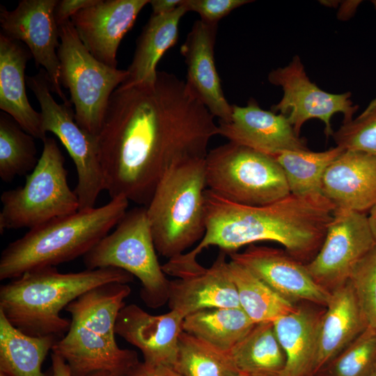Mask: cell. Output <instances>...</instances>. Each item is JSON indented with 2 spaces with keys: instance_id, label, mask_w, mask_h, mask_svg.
Listing matches in <instances>:
<instances>
[{
  "instance_id": "6da1fadb",
  "label": "cell",
  "mask_w": 376,
  "mask_h": 376,
  "mask_svg": "<svg viewBox=\"0 0 376 376\" xmlns=\"http://www.w3.org/2000/svg\"><path fill=\"white\" fill-rule=\"evenodd\" d=\"M214 118L174 74L158 71L153 82L121 84L97 136L104 190L147 206L172 166L206 157L219 132Z\"/></svg>"
},
{
  "instance_id": "7a4b0ae2",
  "label": "cell",
  "mask_w": 376,
  "mask_h": 376,
  "mask_svg": "<svg viewBox=\"0 0 376 376\" xmlns=\"http://www.w3.org/2000/svg\"><path fill=\"white\" fill-rule=\"evenodd\" d=\"M205 206V235L192 250L170 259L177 271L196 267L197 256L209 246H217L230 253L262 241L281 244L290 255L306 264L320 249L336 209L322 194H290L268 205H246L225 199L207 188Z\"/></svg>"
},
{
  "instance_id": "3957f363",
  "label": "cell",
  "mask_w": 376,
  "mask_h": 376,
  "mask_svg": "<svg viewBox=\"0 0 376 376\" xmlns=\"http://www.w3.org/2000/svg\"><path fill=\"white\" fill-rule=\"evenodd\" d=\"M130 292L127 283H110L67 306L70 328L52 351L63 359L72 376H123L139 362L136 352L120 348L115 337L118 315Z\"/></svg>"
},
{
  "instance_id": "277c9868",
  "label": "cell",
  "mask_w": 376,
  "mask_h": 376,
  "mask_svg": "<svg viewBox=\"0 0 376 376\" xmlns=\"http://www.w3.org/2000/svg\"><path fill=\"white\" fill-rule=\"evenodd\" d=\"M133 280V275L114 267L69 273L55 267L38 268L1 285L0 311L26 334L60 339L70 326L60 314L69 304L96 287Z\"/></svg>"
},
{
  "instance_id": "5b68a950",
  "label": "cell",
  "mask_w": 376,
  "mask_h": 376,
  "mask_svg": "<svg viewBox=\"0 0 376 376\" xmlns=\"http://www.w3.org/2000/svg\"><path fill=\"white\" fill-rule=\"evenodd\" d=\"M128 205L126 198L119 196L100 207L79 210L29 229L2 251L0 280L84 256L116 226Z\"/></svg>"
},
{
  "instance_id": "8992f818",
  "label": "cell",
  "mask_w": 376,
  "mask_h": 376,
  "mask_svg": "<svg viewBox=\"0 0 376 376\" xmlns=\"http://www.w3.org/2000/svg\"><path fill=\"white\" fill-rule=\"evenodd\" d=\"M205 158L172 166L146 206L155 249L163 257L185 253L205 235Z\"/></svg>"
},
{
  "instance_id": "52a82bcc",
  "label": "cell",
  "mask_w": 376,
  "mask_h": 376,
  "mask_svg": "<svg viewBox=\"0 0 376 376\" xmlns=\"http://www.w3.org/2000/svg\"><path fill=\"white\" fill-rule=\"evenodd\" d=\"M37 165L23 186L1 195L0 232L31 229L76 212L79 199L68 182L65 158L54 138L47 137Z\"/></svg>"
},
{
  "instance_id": "ba28073f",
  "label": "cell",
  "mask_w": 376,
  "mask_h": 376,
  "mask_svg": "<svg viewBox=\"0 0 376 376\" xmlns=\"http://www.w3.org/2000/svg\"><path fill=\"white\" fill-rule=\"evenodd\" d=\"M146 207L127 210L109 233L84 256L86 269L114 267L139 279L140 296L149 308L168 302L170 281L159 264Z\"/></svg>"
},
{
  "instance_id": "9c48e42d",
  "label": "cell",
  "mask_w": 376,
  "mask_h": 376,
  "mask_svg": "<svg viewBox=\"0 0 376 376\" xmlns=\"http://www.w3.org/2000/svg\"><path fill=\"white\" fill-rule=\"evenodd\" d=\"M205 171L207 188L236 203L264 205L290 194L272 156L232 142L208 151Z\"/></svg>"
},
{
  "instance_id": "30bf717a",
  "label": "cell",
  "mask_w": 376,
  "mask_h": 376,
  "mask_svg": "<svg viewBox=\"0 0 376 376\" xmlns=\"http://www.w3.org/2000/svg\"><path fill=\"white\" fill-rule=\"evenodd\" d=\"M60 82L68 89L77 125L97 137L110 97L127 78V70L97 60L79 39L70 20L59 26Z\"/></svg>"
},
{
  "instance_id": "8fae6325",
  "label": "cell",
  "mask_w": 376,
  "mask_h": 376,
  "mask_svg": "<svg viewBox=\"0 0 376 376\" xmlns=\"http://www.w3.org/2000/svg\"><path fill=\"white\" fill-rule=\"evenodd\" d=\"M26 82L39 102L44 132L58 137L74 162L78 178L74 191L79 199V210L95 207L100 192L104 190L97 137L77 125L71 102L60 104L55 100L44 69L26 76Z\"/></svg>"
},
{
  "instance_id": "7c38bea8",
  "label": "cell",
  "mask_w": 376,
  "mask_h": 376,
  "mask_svg": "<svg viewBox=\"0 0 376 376\" xmlns=\"http://www.w3.org/2000/svg\"><path fill=\"white\" fill-rule=\"evenodd\" d=\"M268 80L283 91L281 100L272 107L271 111L286 116L299 135L306 121L317 118L324 123L326 136H332L334 131L331 117L341 113L343 123H346L353 118L358 109L351 100L350 92L331 93L313 83L298 56H295L287 65L272 70Z\"/></svg>"
},
{
  "instance_id": "4fadbf2b",
  "label": "cell",
  "mask_w": 376,
  "mask_h": 376,
  "mask_svg": "<svg viewBox=\"0 0 376 376\" xmlns=\"http://www.w3.org/2000/svg\"><path fill=\"white\" fill-rule=\"evenodd\" d=\"M375 244L367 214L336 208L320 249L306 267L331 292L348 281L354 265Z\"/></svg>"
},
{
  "instance_id": "5bb4252c",
  "label": "cell",
  "mask_w": 376,
  "mask_h": 376,
  "mask_svg": "<svg viewBox=\"0 0 376 376\" xmlns=\"http://www.w3.org/2000/svg\"><path fill=\"white\" fill-rule=\"evenodd\" d=\"M57 0H22L12 10L0 6L1 33L24 43L37 67L47 74L52 93L64 103L70 102L60 82L59 27L54 17Z\"/></svg>"
},
{
  "instance_id": "9a60e30c",
  "label": "cell",
  "mask_w": 376,
  "mask_h": 376,
  "mask_svg": "<svg viewBox=\"0 0 376 376\" xmlns=\"http://www.w3.org/2000/svg\"><path fill=\"white\" fill-rule=\"evenodd\" d=\"M230 260L244 266L287 301L308 302L326 307L331 292L313 279L306 264L284 249L249 245L242 252L228 253Z\"/></svg>"
},
{
  "instance_id": "2e32d148",
  "label": "cell",
  "mask_w": 376,
  "mask_h": 376,
  "mask_svg": "<svg viewBox=\"0 0 376 376\" xmlns=\"http://www.w3.org/2000/svg\"><path fill=\"white\" fill-rule=\"evenodd\" d=\"M218 135L262 153L275 156L286 150H308L286 116L260 108L251 98L246 106L232 104L227 121L219 120Z\"/></svg>"
},
{
  "instance_id": "e0dca14e",
  "label": "cell",
  "mask_w": 376,
  "mask_h": 376,
  "mask_svg": "<svg viewBox=\"0 0 376 376\" xmlns=\"http://www.w3.org/2000/svg\"><path fill=\"white\" fill-rule=\"evenodd\" d=\"M150 0H99L70 19L78 36L101 63L116 68V54L125 35Z\"/></svg>"
},
{
  "instance_id": "ac0fdd59",
  "label": "cell",
  "mask_w": 376,
  "mask_h": 376,
  "mask_svg": "<svg viewBox=\"0 0 376 376\" xmlns=\"http://www.w3.org/2000/svg\"><path fill=\"white\" fill-rule=\"evenodd\" d=\"M183 320L184 317L175 311L152 315L130 304L120 310L115 331L116 335L141 351L144 362L173 366Z\"/></svg>"
},
{
  "instance_id": "d6986e66",
  "label": "cell",
  "mask_w": 376,
  "mask_h": 376,
  "mask_svg": "<svg viewBox=\"0 0 376 376\" xmlns=\"http://www.w3.org/2000/svg\"><path fill=\"white\" fill-rule=\"evenodd\" d=\"M217 30V24L196 21L180 47V53L187 66L185 82L190 91L219 120L227 121L232 104L224 94L214 62Z\"/></svg>"
},
{
  "instance_id": "ffe728a7",
  "label": "cell",
  "mask_w": 376,
  "mask_h": 376,
  "mask_svg": "<svg viewBox=\"0 0 376 376\" xmlns=\"http://www.w3.org/2000/svg\"><path fill=\"white\" fill-rule=\"evenodd\" d=\"M321 191L336 208L367 214L376 205V155L345 150L325 171Z\"/></svg>"
},
{
  "instance_id": "44dd1931",
  "label": "cell",
  "mask_w": 376,
  "mask_h": 376,
  "mask_svg": "<svg viewBox=\"0 0 376 376\" xmlns=\"http://www.w3.org/2000/svg\"><path fill=\"white\" fill-rule=\"evenodd\" d=\"M220 251L212 265L170 281L168 305L184 318L209 308L240 307L235 285L230 276L226 256Z\"/></svg>"
},
{
  "instance_id": "7402d4cb",
  "label": "cell",
  "mask_w": 376,
  "mask_h": 376,
  "mask_svg": "<svg viewBox=\"0 0 376 376\" xmlns=\"http://www.w3.org/2000/svg\"><path fill=\"white\" fill-rule=\"evenodd\" d=\"M32 55L23 44L0 33V109L28 134L42 141L40 112L31 105L26 91L25 69Z\"/></svg>"
},
{
  "instance_id": "603a6c76",
  "label": "cell",
  "mask_w": 376,
  "mask_h": 376,
  "mask_svg": "<svg viewBox=\"0 0 376 376\" xmlns=\"http://www.w3.org/2000/svg\"><path fill=\"white\" fill-rule=\"evenodd\" d=\"M325 307L308 302L273 322L286 359L280 376H315L319 331Z\"/></svg>"
},
{
  "instance_id": "cb8c5ba5",
  "label": "cell",
  "mask_w": 376,
  "mask_h": 376,
  "mask_svg": "<svg viewBox=\"0 0 376 376\" xmlns=\"http://www.w3.org/2000/svg\"><path fill=\"white\" fill-rule=\"evenodd\" d=\"M368 327L348 281L331 292L320 325L315 376Z\"/></svg>"
},
{
  "instance_id": "d4e9b609",
  "label": "cell",
  "mask_w": 376,
  "mask_h": 376,
  "mask_svg": "<svg viewBox=\"0 0 376 376\" xmlns=\"http://www.w3.org/2000/svg\"><path fill=\"white\" fill-rule=\"evenodd\" d=\"M187 12L183 2L171 13L152 14L137 39L133 59L127 69L128 77L122 84L151 83L156 79L157 65L177 42L179 24Z\"/></svg>"
},
{
  "instance_id": "484cf974",
  "label": "cell",
  "mask_w": 376,
  "mask_h": 376,
  "mask_svg": "<svg viewBox=\"0 0 376 376\" xmlns=\"http://www.w3.org/2000/svg\"><path fill=\"white\" fill-rule=\"evenodd\" d=\"M58 340L53 336L26 334L0 311V373L7 376H52V372H42V366Z\"/></svg>"
},
{
  "instance_id": "4316f807",
  "label": "cell",
  "mask_w": 376,
  "mask_h": 376,
  "mask_svg": "<svg viewBox=\"0 0 376 376\" xmlns=\"http://www.w3.org/2000/svg\"><path fill=\"white\" fill-rule=\"evenodd\" d=\"M237 373L280 376L286 359L272 322L256 323L228 352Z\"/></svg>"
},
{
  "instance_id": "83f0119b",
  "label": "cell",
  "mask_w": 376,
  "mask_h": 376,
  "mask_svg": "<svg viewBox=\"0 0 376 376\" xmlns=\"http://www.w3.org/2000/svg\"><path fill=\"white\" fill-rule=\"evenodd\" d=\"M255 324L240 307L216 308L187 315L182 331L228 352Z\"/></svg>"
},
{
  "instance_id": "f1b7e54d",
  "label": "cell",
  "mask_w": 376,
  "mask_h": 376,
  "mask_svg": "<svg viewBox=\"0 0 376 376\" xmlns=\"http://www.w3.org/2000/svg\"><path fill=\"white\" fill-rule=\"evenodd\" d=\"M228 267L240 307L254 323L273 322L295 308L244 266L230 260Z\"/></svg>"
},
{
  "instance_id": "f546056e",
  "label": "cell",
  "mask_w": 376,
  "mask_h": 376,
  "mask_svg": "<svg viewBox=\"0 0 376 376\" xmlns=\"http://www.w3.org/2000/svg\"><path fill=\"white\" fill-rule=\"evenodd\" d=\"M345 150L336 146L327 150H286L274 156L281 166L291 194H322V182L329 165Z\"/></svg>"
},
{
  "instance_id": "4dcf8cb0",
  "label": "cell",
  "mask_w": 376,
  "mask_h": 376,
  "mask_svg": "<svg viewBox=\"0 0 376 376\" xmlns=\"http://www.w3.org/2000/svg\"><path fill=\"white\" fill-rule=\"evenodd\" d=\"M34 137L8 114H0V178L5 182L27 175L39 160Z\"/></svg>"
},
{
  "instance_id": "1f68e13d",
  "label": "cell",
  "mask_w": 376,
  "mask_h": 376,
  "mask_svg": "<svg viewBox=\"0 0 376 376\" xmlns=\"http://www.w3.org/2000/svg\"><path fill=\"white\" fill-rule=\"evenodd\" d=\"M173 366L182 376H235L237 374L228 352L182 331Z\"/></svg>"
},
{
  "instance_id": "d6a6232c",
  "label": "cell",
  "mask_w": 376,
  "mask_h": 376,
  "mask_svg": "<svg viewBox=\"0 0 376 376\" xmlns=\"http://www.w3.org/2000/svg\"><path fill=\"white\" fill-rule=\"evenodd\" d=\"M376 370V329L368 327L316 376H371Z\"/></svg>"
},
{
  "instance_id": "836d02e7",
  "label": "cell",
  "mask_w": 376,
  "mask_h": 376,
  "mask_svg": "<svg viewBox=\"0 0 376 376\" xmlns=\"http://www.w3.org/2000/svg\"><path fill=\"white\" fill-rule=\"evenodd\" d=\"M337 146L376 155V97L355 118L343 123L334 132Z\"/></svg>"
},
{
  "instance_id": "e575fe53",
  "label": "cell",
  "mask_w": 376,
  "mask_h": 376,
  "mask_svg": "<svg viewBox=\"0 0 376 376\" xmlns=\"http://www.w3.org/2000/svg\"><path fill=\"white\" fill-rule=\"evenodd\" d=\"M348 281L368 327L376 329V244L354 265Z\"/></svg>"
},
{
  "instance_id": "d590c367",
  "label": "cell",
  "mask_w": 376,
  "mask_h": 376,
  "mask_svg": "<svg viewBox=\"0 0 376 376\" xmlns=\"http://www.w3.org/2000/svg\"><path fill=\"white\" fill-rule=\"evenodd\" d=\"M249 0H185L187 11L197 13L201 20L210 24H217L223 17L235 9L252 2Z\"/></svg>"
},
{
  "instance_id": "8d00e7d4",
  "label": "cell",
  "mask_w": 376,
  "mask_h": 376,
  "mask_svg": "<svg viewBox=\"0 0 376 376\" xmlns=\"http://www.w3.org/2000/svg\"><path fill=\"white\" fill-rule=\"evenodd\" d=\"M99 0H57L54 17L58 27L70 20L71 17L83 8L97 3Z\"/></svg>"
},
{
  "instance_id": "74e56055",
  "label": "cell",
  "mask_w": 376,
  "mask_h": 376,
  "mask_svg": "<svg viewBox=\"0 0 376 376\" xmlns=\"http://www.w3.org/2000/svg\"><path fill=\"white\" fill-rule=\"evenodd\" d=\"M123 376H182L173 366L139 361Z\"/></svg>"
},
{
  "instance_id": "f35d334b",
  "label": "cell",
  "mask_w": 376,
  "mask_h": 376,
  "mask_svg": "<svg viewBox=\"0 0 376 376\" xmlns=\"http://www.w3.org/2000/svg\"><path fill=\"white\" fill-rule=\"evenodd\" d=\"M184 2V0H150L152 10V15L169 14L178 8Z\"/></svg>"
},
{
  "instance_id": "ab89813d",
  "label": "cell",
  "mask_w": 376,
  "mask_h": 376,
  "mask_svg": "<svg viewBox=\"0 0 376 376\" xmlns=\"http://www.w3.org/2000/svg\"><path fill=\"white\" fill-rule=\"evenodd\" d=\"M52 376H72L66 362L59 355L52 352Z\"/></svg>"
},
{
  "instance_id": "60d3db41",
  "label": "cell",
  "mask_w": 376,
  "mask_h": 376,
  "mask_svg": "<svg viewBox=\"0 0 376 376\" xmlns=\"http://www.w3.org/2000/svg\"><path fill=\"white\" fill-rule=\"evenodd\" d=\"M367 216L369 228L376 243V205L370 210Z\"/></svg>"
},
{
  "instance_id": "b9f144b4",
  "label": "cell",
  "mask_w": 376,
  "mask_h": 376,
  "mask_svg": "<svg viewBox=\"0 0 376 376\" xmlns=\"http://www.w3.org/2000/svg\"><path fill=\"white\" fill-rule=\"evenodd\" d=\"M371 2H372V3H373V5L375 9L376 10V0H373V1H372Z\"/></svg>"
},
{
  "instance_id": "7bdbcfd3",
  "label": "cell",
  "mask_w": 376,
  "mask_h": 376,
  "mask_svg": "<svg viewBox=\"0 0 376 376\" xmlns=\"http://www.w3.org/2000/svg\"><path fill=\"white\" fill-rule=\"evenodd\" d=\"M235 376H248L243 374L237 373Z\"/></svg>"
},
{
  "instance_id": "ee69618b",
  "label": "cell",
  "mask_w": 376,
  "mask_h": 376,
  "mask_svg": "<svg viewBox=\"0 0 376 376\" xmlns=\"http://www.w3.org/2000/svg\"><path fill=\"white\" fill-rule=\"evenodd\" d=\"M371 376H376V370L374 371V373L371 375Z\"/></svg>"
},
{
  "instance_id": "f6af8a7d",
  "label": "cell",
  "mask_w": 376,
  "mask_h": 376,
  "mask_svg": "<svg viewBox=\"0 0 376 376\" xmlns=\"http://www.w3.org/2000/svg\"><path fill=\"white\" fill-rule=\"evenodd\" d=\"M0 376H7V375H6L3 374V373H0Z\"/></svg>"
}]
</instances>
